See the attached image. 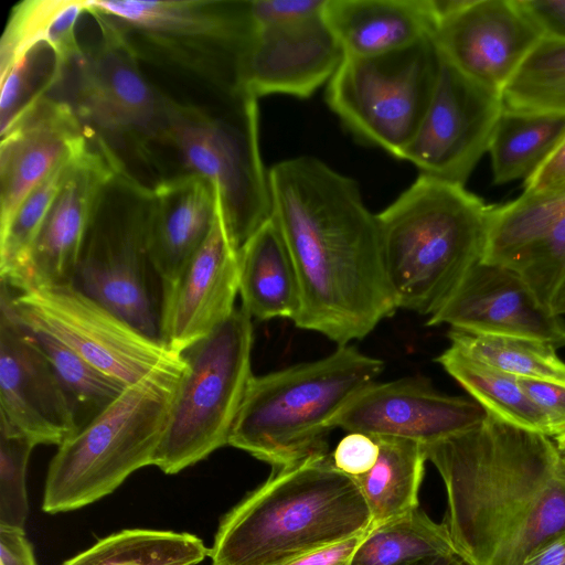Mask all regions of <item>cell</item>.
Masks as SVG:
<instances>
[{"mask_svg":"<svg viewBox=\"0 0 565 565\" xmlns=\"http://www.w3.org/2000/svg\"><path fill=\"white\" fill-rule=\"evenodd\" d=\"M268 179L270 217L300 284L295 324L338 345L363 339L397 309L376 214L353 179L316 157L282 160L269 169Z\"/></svg>","mask_w":565,"mask_h":565,"instance_id":"1","label":"cell"},{"mask_svg":"<svg viewBox=\"0 0 565 565\" xmlns=\"http://www.w3.org/2000/svg\"><path fill=\"white\" fill-rule=\"evenodd\" d=\"M424 447L447 491L454 546L472 565H522L565 530V473L551 437L487 413Z\"/></svg>","mask_w":565,"mask_h":565,"instance_id":"2","label":"cell"},{"mask_svg":"<svg viewBox=\"0 0 565 565\" xmlns=\"http://www.w3.org/2000/svg\"><path fill=\"white\" fill-rule=\"evenodd\" d=\"M372 526L353 477L330 454L282 468L222 520L212 565H282Z\"/></svg>","mask_w":565,"mask_h":565,"instance_id":"3","label":"cell"},{"mask_svg":"<svg viewBox=\"0 0 565 565\" xmlns=\"http://www.w3.org/2000/svg\"><path fill=\"white\" fill-rule=\"evenodd\" d=\"M491 205L458 185L419 174L376 214L397 308L431 316L481 260Z\"/></svg>","mask_w":565,"mask_h":565,"instance_id":"4","label":"cell"},{"mask_svg":"<svg viewBox=\"0 0 565 565\" xmlns=\"http://www.w3.org/2000/svg\"><path fill=\"white\" fill-rule=\"evenodd\" d=\"M383 369L381 360L347 344L316 361L253 375L228 445L277 469L327 454L335 418Z\"/></svg>","mask_w":565,"mask_h":565,"instance_id":"5","label":"cell"},{"mask_svg":"<svg viewBox=\"0 0 565 565\" xmlns=\"http://www.w3.org/2000/svg\"><path fill=\"white\" fill-rule=\"evenodd\" d=\"M183 374H156L128 385L62 443L49 466L43 510L54 514L90 504L153 465Z\"/></svg>","mask_w":565,"mask_h":565,"instance_id":"6","label":"cell"},{"mask_svg":"<svg viewBox=\"0 0 565 565\" xmlns=\"http://www.w3.org/2000/svg\"><path fill=\"white\" fill-rule=\"evenodd\" d=\"M166 142L178 151L185 173L212 184L230 237L239 250L270 217L257 98L238 90L221 116L169 99Z\"/></svg>","mask_w":565,"mask_h":565,"instance_id":"7","label":"cell"},{"mask_svg":"<svg viewBox=\"0 0 565 565\" xmlns=\"http://www.w3.org/2000/svg\"><path fill=\"white\" fill-rule=\"evenodd\" d=\"M150 200L151 188L126 170L109 180L86 233L72 285L162 341L163 288L147 245Z\"/></svg>","mask_w":565,"mask_h":565,"instance_id":"8","label":"cell"},{"mask_svg":"<svg viewBox=\"0 0 565 565\" xmlns=\"http://www.w3.org/2000/svg\"><path fill=\"white\" fill-rule=\"evenodd\" d=\"M252 317L241 307L182 355L181 377L153 466L173 475L228 445L252 373Z\"/></svg>","mask_w":565,"mask_h":565,"instance_id":"9","label":"cell"},{"mask_svg":"<svg viewBox=\"0 0 565 565\" xmlns=\"http://www.w3.org/2000/svg\"><path fill=\"white\" fill-rule=\"evenodd\" d=\"M440 65L433 38L377 56H344L326 100L355 137L402 159L430 104Z\"/></svg>","mask_w":565,"mask_h":565,"instance_id":"10","label":"cell"},{"mask_svg":"<svg viewBox=\"0 0 565 565\" xmlns=\"http://www.w3.org/2000/svg\"><path fill=\"white\" fill-rule=\"evenodd\" d=\"M86 12L131 50L145 44L200 70L207 62L224 89L237 85V58L255 29L249 1L88 0Z\"/></svg>","mask_w":565,"mask_h":565,"instance_id":"11","label":"cell"},{"mask_svg":"<svg viewBox=\"0 0 565 565\" xmlns=\"http://www.w3.org/2000/svg\"><path fill=\"white\" fill-rule=\"evenodd\" d=\"M12 302L28 328L52 335L125 386L188 370L182 354L72 284L13 292Z\"/></svg>","mask_w":565,"mask_h":565,"instance_id":"12","label":"cell"},{"mask_svg":"<svg viewBox=\"0 0 565 565\" xmlns=\"http://www.w3.org/2000/svg\"><path fill=\"white\" fill-rule=\"evenodd\" d=\"M98 24L102 43L83 50L67 65L75 71L73 97L67 103L113 154L115 143L131 145L139 153L149 154L150 143L166 142L169 98L143 76L127 42L108 25Z\"/></svg>","mask_w":565,"mask_h":565,"instance_id":"13","label":"cell"},{"mask_svg":"<svg viewBox=\"0 0 565 565\" xmlns=\"http://www.w3.org/2000/svg\"><path fill=\"white\" fill-rule=\"evenodd\" d=\"M503 107L500 93L441 57L433 98L402 160L419 174L465 186L489 150Z\"/></svg>","mask_w":565,"mask_h":565,"instance_id":"14","label":"cell"},{"mask_svg":"<svg viewBox=\"0 0 565 565\" xmlns=\"http://www.w3.org/2000/svg\"><path fill=\"white\" fill-rule=\"evenodd\" d=\"M1 280L0 417L35 445L60 446L78 430L72 402Z\"/></svg>","mask_w":565,"mask_h":565,"instance_id":"15","label":"cell"},{"mask_svg":"<svg viewBox=\"0 0 565 565\" xmlns=\"http://www.w3.org/2000/svg\"><path fill=\"white\" fill-rule=\"evenodd\" d=\"M124 170L96 137L68 161L61 188L34 241L25 267L10 286L15 292L73 284L82 246L99 198Z\"/></svg>","mask_w":565,"mask_h":565,"instance_id":"16","label":"cell"},{"mask_svg":"<svg viewBox=\"0 0 565 565\" xmlns=\"http://www.w3.org/2000/svg\"><path fill=\"white\" fill-rule=\"evenodd\" d=\"M542 36L519 0H451L433 40L443 58L502 95Z\"/></svg>","mask_w":565,"mask_h":565,"instance_id":"17","label":"cell"},{"mask_svg":"<svg viewBox=\"0 0 565 565\" xmlns=\"http://www.w3.org/2000/svg\"><path fill=\"white\" fill-rule=\"evenodd\" d=\"M344 56L323 13L255 26L237 58V87L257 99L271 94L308 98L329 83Z\"/></svg>","mask_w":565,"mask_h":565,"instance_id":"18","label":"cell"},{"mask_svg":"<svg viewBox=\"0 0 565 565\" xmlns=\"http://www.w3.org/2000/svg\"><path fill=\"white\" fill-rule=\"evenodd\" d=\"M486 416L473 399L443 394L426 380L406 377L369 385L338 415L333 427L426 446L471 429Z\"/></svg>","mask_w":565,"mask_h":565,"instance_id":"19","label":"cell"},{"mask_svg":"<svg viewBox=\"0 0 565 565\" xmlns=\"http://www.w3.org/2000/svg\"><path fill=\"white\" fill-rule=\"evenodd\" d=\"M428 324L565 347V321L537 299L520 274L481 260L429 317Z\"/></svg>","mask_w":565,"mask_h":565,"instance_id":"20","label":"cell"},{"mask_svg":"<svg viewBox=\"0 0 565 565\" xmlns=\"http://www.w3.org/2000/svg\"><path fill=\"white\" fill-rule=\"evenodd\" d=\"M238 250L216 198L214 222L163 299L161 340L182 354L212 333L236 308Z\"/></svg>","mask_w":565,"mask_h":565,"instance_id":"21","label":"cell"},{"mask_svg":"<svg viewBox=\"0 0 565 565\" xmlns=\"http://www.w3.org/2000/svg\"><path fill=\"white\" fill-rule=\"evenodd\" d=\"M93 134L62 98L43 97L7 132L0 146V230L25 198Z\"/></svg>","mask_w":565,"mask_h":565,"instance_id":"22","label":"cell"},{"mask_svg":"<svg viewBox=\"0 0 565 565\" xmlns=\"http://www.w3.org/2000/svg\"><path fill=\"white\" fill-rule=\"evenodd\" d=\"M215 215V191L200 175L184 173L151 188L147 245L163 299L206 237Z\"/></svg>","mask_w":565,"mask_h":565,"instance_id":"23","label":"cell"},{"mask_svg":"<svg viewBox=\"0 0 565 565\" xmlns=\"http://www.w3.org/2000/svg\"><path fill=\"white\" fill-rule=\"evenodd\" d=\"M323 17L345 56L369 57L434 36L433 0H327Z\"/></svg>","mask_w":565,"mask_h":565,"instance_id":"24","label":"cell"},{"mask_svg":"<svg viewBox=\"0 0 565 565\" xmlns=\"http://www.w3.org/2000/svg\"><path fill=\"white\" fill-rule=\"evenodd\" d=\"M242 308L260 321L297 318L301 308L298 274L285 239L269 217L238 250Z\"/></svg>","mask_w":565,"mask_h":565,"instance_id":"25","label":"cell"},{"mask_svg":"<svg viewBox=\"0 0 565 565\" xmlns=\"http://www.w3.org/2000/svg\"><path fill=\"white\" fill-rule=\"evenodd\" d=\"M565 137V114L503 107L489 146L492 183L526 182Z\"/></svg>","mask_w":565,"mask_h":565,"instance_id":"26","label":"cell"},{"mask_svg":"<svg viewBox=\"0 0 565 565\" xmlns=\"http://www.w3.org/2000/svg\"><path fill=\"white\" fill-rule=\"evenodd\" d=\"M379 457L373 468L353 477L372 515V526L419 507L418 492L427 456L424 445L403 438L374 437Z\"/></svg>","mask_w":565,"mask_h":565,"instance_id":"27","label":"cell"},{"mask_svg":"<svg viewBox=\"0 0 565 565\" xmlns=\"http://www.w3.org/2000/svg\"><path fill=\"white\" fill-rule=\"evenodd\" d=\"M436 361L488 414L550 437L546 417L518 377L481 363L452 345Z\"/></svg>","mask_w":565,"mask_h":565,"instance_id":"28","label":"cell"},{"mask_svg":"<svg viewBox=\"0 0 565 565\" xmlns=\"http://www.w3.org/2000/svg\"><path fill=\"white\" fill-rule=\"evenodd\" d=\"M455 552L446 523L434 522L418 507L371 526L356 547L351 565H411Z\"/></svg>","mask_w":565,"mask_h":565,"instance_id":"29","label":"cell"},{"mask_svg":"<svg viewBox=\"0 0 565 565\" xmlns=\"http://www.w3.org/2000/svg\"><path fill=\"white\" fill-rule=\"evenodd\" d=\"M564 212L565 196L525 191L503 205H491L481 262L512 267Z\"/></svg>","mask_w":565,"mask_h":565,"instance_id":"30","label":"cell"},{"mask_svg":"<svg viewBox=\"0 0 565 565\" xmlns=\"http://www.w3.org/2000/svg\"><path fill=\"white\" fill-rule=\"evenodd\" d=\"M210 554L190 533L128 529L99 540L63 565H195Z\"/></svg>","mask_w":565,"mask_h":565,"instance_id":"31","label":"cell"},{"mask_svg":"<svg viewBox=\"0 0 565 565\" xmlns=\"http://www.w3.org/2000/svg\"><path fill=\"white\" fill-rule=\"evenodd\" d=\"M448 338L465 354L518 379L565 383V362L548 342L458 329H450Z\"/></svg>","mask_w":565,"mask_h":565,"instance_id":"32","label":"cell"},{"mask_svg":"<svg viewBox=\"0 0 565 565\" xmlns=\"http://www.w3.org/2000/svg\"><path fill=\"white\" fill-rule=\"evenodd\" d=\"M509 108L565 114V39L542 36L502 90Z\"/></svg>","mask_w":565,"mask_h":565,"instance_id":"33","label":"cell"},{"mask_svg":"<svg viewBox=\"0 0 565 565\" xmlns=\"http://www.w3.org/2000/svg\"><path fill=\"white\" fill-rule=\"evenodd\" d=\"M30 330L45 352L72 402L78 429L105 409L127 387L99 371L52 335Z\"/></svg>","mask_w":565,"mask_h":565,"instance_id":"34","label":"cell"},{"mask_svg":"<svg viewBox=\"0 0 565 565\" xmlns=\"http://www.w3.org/2000/svg\"><path fill=\"white\" fill-rule=\"evenodd\" d=\"M64 70L54 50L41 41L0 75L1 135L60 84Z\"/></svg>","mask_w":565,"mask_h":565,"instance_id":"35","label":"cell"},{"mask_svg":"<svg viewBox=\"0 0 565 565\" xmlns=\"http://www.w3.org/2000/svg\"><path fill=\"white\" fill-rule=\"evenodd\" d=\"M73 156L60 163L25 198L10 222L0 230V276L1 280L8 285H11L25 267L34 241L61 188L67 163Z\"/></svg>","mask_w":565,"mask_h":565,"instance_id":"36","label":"cell"},{"mask_svg":"<svg viewBox=\"0 0 565 565\" xmlns=\"http://www.w3.org/2000/svg\"><path fill=\"white\" fill-rule=\"evenodd\" d=\"M36 445L0 417V525L23 529L28 515L26 467Z\"/></svg>","mask_w":565,"mask_h":565,"instance_id":"37","label":"cell"},{"mask_svg":"<svg viewBox=\"0 0 565 565\" xmlns=\"http://www.w3.org/2000/svg\"><path fill=\"white\" fill-rule=\"evenodd\" d=\"M537 299L551 309L565 285V212L512 267Z\"/></svg>","mask_w":565,"mask_h":565,"instance_id":"38","label":"cell"},{"mask_svg":"<svg viewBox=\"0 0 565 565\" xmlns=\"http://www.w3.org/2000/svg\"><path fill=\"white\" fill-rule=\"evenodd\" d=\"M64 3L65 0H26L17 4L0 42V74L44 40L51 21Z\"/></svg>","mask_w":565,"mask_h":565,"instance_id":"39","label":"cell"},{"mask_svg":"<svg viewBox=\"0 0 565 565\" xmlns=\"http://www.w3.org/2000/svg\"><path fill=\"white\" fill-rule=\"evenodd\" d=\"M327 0H254L249 1L255 26L286 24L323 13Z\"/></svg>","mask_w":565,"mask_h":565,"instance_id":"40","label":"cell"},{"mask_svg":"<svg viewBox=\"0 0 565 565\" xmlns=\"http://www.w3.org/2000/svg\"><path fill=\"white\" fill-rule=\"evenodd\" d=\"M379 451V444L373 436L349 431L338 443L331 456L339 470L351 477H358L373 468Z\"/></svg>","mask_w":565,"mask_h":565,"instance_id":"41","label":"cell"},{"mask_svg":"<svg viewBox=\"0 0 565 565\" xmlns=\"http://www.w3.org/2000/svg\"><path fill=\"white\" fill-rule=\"evenodd\" d=\"M519 383L547 419L550 437L565 435V383L519 379Z\"/></svg>","mask_w":565,"mask_h":565,"instance_id":"42","label":"cell"},{"mask_svg":"<svg viewBox=\"0 0 565 565\" xmlns=\"http://www.w3.org/2000/svg\"><path fill=\"white\" fill-rule=\"evenodd\" d=\"M523 191L565 196V137L536 173L523 183Z\"/></svg>","mask_w":565,"mask_h":565,"instance_id":"43","label":"cell"},{"mask_svg":"<svg viewBox=\"0 0 565 565\" xmlns=\"http://www.w3.org/2000/svg\"><path fill=\"white\" fill-rule=\"evenodd\" d=\"M543 36L565 39V0H519Z\"/></svg>","mask_w":565,"mask_h":565,"instance_id":"44","label":"cell"},{"mask_svg":"<svg viewBox=\"0 0 565 565\" xmlns=\"http://www.w3.org/2000/svg\"><path fill=\"white\" fill-rule=\"evenodd\" d=\"M367 531L302 555L282 565H351L354 552Z\"/></svg>","mask_w":565,"mask_h":565,"instance_id":"45","label":"cell"},{"mask_svg":"<svg viewBox=\"0 0 565 565\" xmlns=\"http://www.w3.org/2000/svg\"><path fill=\"white\" fill-rule=\"evenodd\" d=\"M0 565H36L23 529L0 525Z\"/></svg>","mask_w":565,"mask_h":565,"instance_id":"46","label":"cell"},{"mask_svg":"<svg viewBox=\"0 0 565 565\" xmlns=\"http://www.w3.org/2000/svg\"><path fill=\"white\" fill-rule=\"evenodd\" d=\"M522 565H565V530L532 551Z\"/></svg>","mask_w":565,"mask_h":565,"instance_id":"47","label":"cell"},{"mask_svg":"<svg viewBox=\"0 0 565 565\" xmlns=\"http://www.w3.org/2000/svg\"><path fill=\"white\" fill-rule=\"evenodd\" d=\"M411 565H472L458 552L437 555L416 562Z\"/></svg>","mask_w":565,"mask_h":565,"instance_id":"48","label":"cell"},{"mask_svg":"<svg viewBox=\"0 0 565 565\" xmlns=\"http://www.w3.org/2000/svg\"><path fill=\"white\" fill-rule=\"evenodd\" d=\"M551 310L557 316L565 315V285L553 301Z\"/></svg>","mask_w":565,"mask_h":565,"instance_id":"49","label":"cell"},{"mask_svg":"<svg viewBox=\"0 0 565 565\" xmlns=\"http://www.w3.org/2000/svg\"><path fill=\"white\" fill-rule=\"evenodd\" d=\"M553 439H554L559 466L562 468V471L565 473V435L553 438Z\"/></svg>","mask_w":565,"mask_h":565,"instance_id":"50","label":"cell"}]
</instances>
